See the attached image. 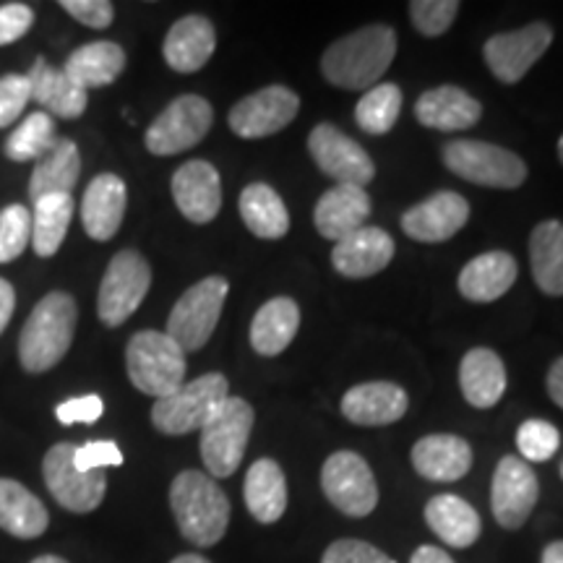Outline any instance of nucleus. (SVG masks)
Returning <instances> with one entry per match:
<instances>
[{
	"mask_svg": "<svg viewBox=\"0 0 563 563\" xmlns=\"http://www.w3.org/2000/svg\"><path fill=\"white\" fill-rule=\"evenodd\" d=\"M34 24V11L24 3L0 5V47L24 37Z\"/></svg>",
	"mask_w": 563,
	"mask_h": 563,
	"instance_id": "47",
	"label": "nucleus"
},
{
	"mask_svg": "<svg viewBox=\"0 0 563 563\" xmlns=\"http://www.w3.org/2000/svg\"><path fill=\"white\" fill-rule=\"evenodd\" d=\"M308 150L321 173L336 183H352V186H368L376 178V165L357 141L342 133L332 123H319L308 136Z\"/></svg>",
	"mask_w": 563,
	"mask_h": 563,
	"instance_id": "15",
	"label": "nucleus"
},
{
	"mask_svg": "<svg viewBox=\"0 0 563 563\" xmlns=\"http://www.w3.org/2000/svg\"><path fill=\"white\" fill-rule=\"evenodd\" d=\"M79 308L68 292H47L26 319L19 336V361L26 373H45L70 350Z\"/></svg>",
	"mask_w": 563,
	"mask_h": 563,
	"instance_id": "3",
	"label": "nucleus"
},
{
	"mask_svg": "<svg viewBox=\"0 0 563 563\" xmlns=\"http://www.w3.org/2000/svg\"><path fill=\"white\" fill-rule=\"evenodd\" d=\"M532 277L545 295H563V222L545 220L532 230L530 238Z\"/></svg>",
	"mask_w": 563,
	"mask_h": 563,
	"instance_id": "36",
	"label": "nucleus"
},
{
	"mask_svg": "<svg viewBox=\"0 0 563 563\" xmlns=\"http://www.w3.org/2000/svg\"><path fill=\"white\" fill-rule=\"evenodd\" d=\"M402 112V89L397 84H376V87L365 91L355 108V123L368 136H384L399 121Z\"/></svg>",
	"mask_w": 563,
	"mask_h": 563,
	"instance_id": "38",
	"label": "nucleus"
},
{
	"mask_svg": "<svg viewBox=\"0 0 563 563\" xmlns=\"http://www.w3.org/2000/svg\"><path fill=\"white\" fill-rule=\"evenodd\" d=\"M32 100L26 74H9L0 79V129L16 123L24 112L26 102Z\"/></svg>",
	"mask_w": 563,
	"mask_h": 563,
	"instance_id": "43",
	"label": "nucleus"
},
{
	"mask_svg": "<svg viewBox=\"0 0 563 563\" xmlns=\"http://www.w3.org/2000/svg\"><path fill=\"white\" fill-rule=\"evenodd\" d=\"M540 483L525 460L519 456H504L493 473L490 485V506L496 522L504 530H519L538 504Z\"/></svg>",
	"mask_w": 563,
	"mask_h": 563,
	"instance_id": "16",
	"label": "nucleus"
},
{
	"mask_svg": "<svg viewBox=\"0 0 563 563\" xmlns=\"http://www.w3.org/2000/svg\"><path fill=\"white\" fill-rule=\"evenodd\" d=\"M559 159H561V165H563V136L559 139Z\"/></svg>",
	"mask_w": 563,
	"mask_h": 563,
	"instance_id": "55",
	"label": "nucleus"
},
{
	"mask_svg": "<svg viewBox=\"0 0 563 563\" xmlns=\"http://www.w3.org/2000/svg\"><path fill=\"white\" fill-rule=\"evenodd\" d=\"M125 207H129V188L123 178L112 173L97 175L84 191L81 222L91 241H110L121 230Z\"/></svg>",
	"mask_w": 563,
	"mask_h": 563,
	"instance_id": "19",
	"label": "nucleus"
},
{
	"mask_svg": "<svg viewBox=\"0 0 563 563\" xmlns=\"http://www.w3.org/2000/svg\"><path fill=\"white\" fill-rule=\"evenodd\" d=\"M253 431V407L228 397L201 428V460L209 477H230L241 467Z\"/></svg>",
	"mask_w": 563,
	"mask_h": 563,
	"instance_id": "6",
	"label": "nucleus"
},
{
	"mask_svg": "<svg viewBox=\"0 0 563 563\" xmlns=\"http://www.w3.org/2000/svg\"><path fill=\"white\" fill-rule=\"evenodd\" d=\"M481 115L483 104L475 97H470L464 89L449 87V84L428 89L415 102V118H418V123L435 131H467L481 121Z\"/></svg>",
	"mask_w": 563,
	"mask_h": 563,
	"instance_id": "24",
	"label": "nucleus"
},
{
	"mask_svg": "<svg viewBox=\"0 0 563 563\" xmlns=\"http://www.w3.org/2000/svg\"><path fill=\"white\" fill-rule=\"evenodd\" d=\"M13 308H16V290L9 279H0V334L9 327Z\"/></svg>",
	"mask_w": 563,
	"mask_h": 563,
	"instance_id": "49",
	"label": "nucleus"
},
{
	"mask_svg": "<svg viewBox=\"0 0 563 563\" xmlns=\"http://www.w3.org/2000/svg\"><path fill=\"white\" fill-rule=\"evenodd\" d=\"M74 464L81 473H95V470L104 467H121L123 452L118 449L115 441H87L84 446H76Z\"/></svg>",
	"mask_w": 563,
	"mask_h": 563,
	"instance_id": "44",
	"label": "nucleus"
},
{
	"mask_svg": "<svg viewBox=\"0 0 563 563\" xmlns=\"http://www.w3.org/2000/svg\"><path fill=\"white\" fill-rule=\"evenodd\" d=\"M553 42V30L543 21L527 24L525 30L493 34L485 42L483 58L488 63L490 74L501 84L522 81L534 63L548 53Z\"/></svg>",
	"mask_w": 563,
	"mask_h": 563,
	"instance_id": "13",
	"label": "nucleus"
},
{
	"mask_svg": "<svg viewBox=\"0 0 563 563\" xmlns=\"http://www.w3.org/2000/svg\"><path fill=\"white\" fill-rule=\"evenodd\" d=\"M460 386L464 399L477 410H488L498 405L506 391L504 361L488 347H475L462 357Z\"/></svg>",
	"mask_w": 563,
	"mask_h": 563,
	"instance_id": "29",
	"label": "nucleus"
},
{
	"mask_svg": "<svg viewBox=\"0 0 563 563\" xmlns=\"http://www.w3.org/2000/svg\"><path fill=\"white\" fill-rule=\"evenodd\" d=\"M470 220V203L456 191H439L402 214V230L412 241L443 243Z\"/></svg>",
	"mask_w": 563,
	"mask_h": 563,
	"instance_id": "18",
	"label": "nucleus"
},
{
	"mask_svg": "<svg viewBox=\"0 0 563 563\" xmlns=\"http://www.w3.org/2000/svg\"><path fill=\"white\" fill-rule=\"evenodd\" d=\"M517 274L519 269L511 253L490 251L464 266L456 285L470 302H493L511 290Z\"/></svg>",
	"mask_w": 563,
	"mask_h": 563,
	"instance_id": "27",
	"label": "nucleus"
},
{
	"mask_svg": "<svg viewBox=\"0 0 563 563\" xmlns=\"http://www.w3.org/2000/svg\"><path fill=\"white\" fill-rule=\"evenodd\" d=\"M58 144V131H55V121L47 112H32L26 115L16 131L5 141V157L13 162H37L45 157L53 146Z\"/></svg>",
	"mask_w": 563,
	"mask_h": 563,
	"instance_id": "39",
	"label": "nucleus"
},
{
	"mask_svg": "<svg viewBox=\"0 0 563 563\" xmlns=\"http://www.w3.org/2000/svg\"><path fill=\"white\" fill-rule=\"evenodd\" d=\"M241 217L253 235L262 241H279L290 230L285 201L266 183H251L241 194Z\"/></svg>",
	"mask_w": 563,
	"mask_h": 563,
	"instance_id": "35",
	"label": "nucleus"
},
{
	"mask_svg": "<svg viewBox=\"0 0 563 563\" xmlns=\"http://www.w3.org/2000/svg\"><path fill=\"white\" fill-rule=\"evenodd\" d=\"M152 287L150 262L139 251L125 249L112 256L97 295V316L104 327H121L139 311Z\"/></svg>",
	"mask_w": 563,
	"mask_h": 563,
	"instance_id": "9",
	"label": "nucleus"
},
{
	"mask_svg": "<svg viewBox=\"0 0 563 563\" xmlns=\"http://www.w3.org/2000/svg\"><path fill=\"white\" fill-rule=\"evenodd\" d=\"M170 509L178 530L196 548H211L230 525V498L214 477L199 470H183L170 485Z\"/></svg>",
	"mask_w": 563,
	"mask_h": 563,
	"instance_id": "2",
	"label": "nucleus"
},
{
	"mask_svg": "<svg viewBox=\"0 0 563 563\" xmlns=\"http://www.w3.org/2000/svg\"><path fill=\"white\" fill-rule=\"evenodd\" d=\"M323 496L347 517H368L378 504V485L373 470L361 454L336 452L323 462Z\"/></svg>",
	"mask_w": 563,
	"mask_h": 563,
	"instance_id": "12",
	"label": "nucleus"
},
{
	"mask_svg": "<svg viewBox=\"0 0 563 563\" xmlns=\"http://www.w3.org/2000/svg\"><path fill=\"white\" fill-rule=\"evenodd\" d=\"M443 165L462 180L485 188H519L527 180V165L519 154L488 141H452L443 146Z\"/></svg>",
	"mask_w": 563,
	"mask_h": 563,
	"instance_id": "8",
	"label": "nucleus"
},
{
	"mask_svg": "<svg viewBox=\"0 0 563 563\" xmlns=\"http://www.w3.org/2000/svg\"><path fill=\"white\" fill-rule=\"evenodd\" d=\"M245 506L251 517L262 525L279 522L287 509V481L274 460H256L251 464L243 485Z\"/></svg>",
	"mask_w": 563,
	"mask_h": 563,
	"instance_id": "31",
	"label": "nucleus"
},
{
	"mask_svg": "<svg viewBox=\"0 0 563 563\" xmlns=\"http://www.w3.org/2000/svg\"><path fill=\"white\" fill-rule=\"evenodd\" d=\"M104 412V402L97 394H84V397L66 399L55 407V418L63 426H74V422H97Z\"/></svg>",
	"mask_w": 563,
	"mask_h": 563,
	"instance_id": "48",
	"label": "nucleus"
},
{
	"mask_svg": "<svg viewBox=\"0 0 563 563\" xmlns=\"http://www.w3.org/2000/svg\"><path fill=\"white\" fill-rule=\"evenodd\" d=\"M173 199L180 214L194 224H207L222 209V180L207 159H191L173 175Z\"/></svg>",
	"mask_w": 563,
	"mask_h": 563,
	"instance_id": "17",
	"label": "nucleus"
},
{
	"mask_svg": "<svg viewBox=\"0 0 563 563\" xmlns=\"http://www.w3.org/2000/svg\"><path fill=\"white\" fill-rule=\"evenodd\" d=\"M81 175V154L79 146L70 139H58L45 157L34 162V170L30 178V196L32 201L42 199V196H60L76 188Z\"/></svg>",
	"mask_w": 563,
	"mask_h": 563,
	"instance_id": "34",
	"label": "nucleus"
},
{
	"mask_svg": "<svg viewBox=\"0 0 563 563\" xmlns=\"http://www.w3.org/2000/svg\"><path fill=\"white\" fill-rule=\"evenodd\" d=\"M51 514L45 504L24 485L0 477V530L19 540H34L45 534Z\"/></svg>",
	"mask_w": 563,
	"mask_h": 563,
	"instance_id": "28",
	"label": "nucleus"
},
{
	"mask_svg": "<svg viewBox=\"0 0 563 563\" xmlns=\"http://www.w3.org/2000/svg\"><path fill=\"white\" fill-rule=\"evenodd\" d=\"M300 110V97L292 89L274 84L245 97L230 110L228 123L241 139H266L287 129Z\"/></svg>",
	"mask_w": 563,
	"mask_h": 563,
	"instance_id": "14",
	"label": "nucleus"
},
{
	"mask_svg": "<svg viewBox=\"0 0 563 563\" xmlns=\"http://www.w3.org/2000/svg\"><path fill=\"white\" fill-rule=\"evenodd\" d=\"M217 47V32L207 16H183L167 32L162 55L178 74H196L207 66Z\"/></svg>",
	"mask_w": 563,
	"mask_h": 563,
	"instance_id": "25",
	"label": "nucleus"
},
{
	"mask_svg": "<svg viewBox=\"0 0 563 563\" xmlns=\"http://www.w3.org/2000/svg\"><path fill=\"white\" fill-rule=\"evenodd\" d=\"M230 282L224 277H207L196 282L175 302L170 319H167V336L186 352L201 350L214 334L220 321L224 300H228Z\"/></svg>",
	"mask_w": 563,
	"mask_h": 563,
	"instance_id": "7",
	"label": "nucleus"
},
{
	"mask_svg": "<svg viewBox=\"0 0 563 563\" xmlns=\"http://www.w3.org/2000/svg\"><path fill=\"white\" fill-rule=\"evenodd\" d=\"M63 11H68L76 21L91 30H108L115 19V9L108 0H63Z\"/></svg>",
	"mask_w": 563,
	"mask_h": 563,
	"instance_id": "46",
	"label": "nucleus"
},
{
	"mask_svg": "<svg viewBox=\"0 0 563 563\" xmlns=\"http://www.w3.org/2000/svg\"><path fill=\"white\" fill-rule=\"evenodd\" d=\"M211 123H214L211 104L199 95H183L159 112L157 121L146 131L144 144L154 157H173L201 144Z\"/></svg>",
	"mask_w": 563,
	"mask_h": 563,
	"instance_id": "10",
	"label": "nucleus"
},
{
	"mask_svg": "<svg viewBox=\"0 0 563 563\" xmlns=\"http://www.w3.org/2000/svg\"><path fill=\"white\" fill-rule=\"evenodd\" d=\"M426 522L449 548H470L481 538V514L464 498L443 493L426 506Z\"/></svg>",
	"mask_w": 563,
	"mask_h": 563,
	"instance_id": "32",
	"label": "nucleus"
},
{
	"mask_svg": "<svg viewBox=\"0 0 563 563\" xmlns=\"http://www.w3.org/2000/svg\"><path fill=\"white\" fill-rule=\"evenodd\" d=\"M561 477H563V467H561Z\"/></svg>",
	"mask_w": 563,
	"mask_h": 563,
	"instance_id": "56",
	"label": "nucleus"
},
{
	"mask_svg": "<svg viewBox=\"0 0 563 563\" xmlns=\"http://www.w3.org/2000/svg\"><path fill=\"white\" fill-rule=\"evenodd\" d=\"M321 563H394L389 555L363 540H336L327 548Z\"/></svg>",
	"mask_w": 563,
	"mask_h": 563,
	"instance_id": "45",
	"label": "nucleus"
},
{
	"mask_svg": "<svg viewBox=\"0 0 563 563\" xmlns=\"http://www.w3.org/2000/svg\"><path fill=\"white\" fill-rule=\"evenodd\" d=\"M125 68V53L118 42H89V45L79 47L68 55L63 74L70 81L79 84L81 89H95V87H108L123 74Z\"/></svg>",
	"mask_w": 563,
	"mask_h": 563,
	"instance_id": "33",
	"label": "nucleus"
},
{
	"mask_svg": "<svg viewBox=\"0 0 563 563\" xmlns=\"http://www.w3.org/2000/svg\"><path fill=\"white\" fill-rule=\"evenodd\" d=\"M415 473L433 483L462 481L473 467L470 443L452 433H433L412 446Z\"/></svg>",
	"mask_w": 563,
	"mask_h": 563,
	"instance_id": "22",
	"label": "nucleus"
},
{
	"mask_svg": "<svg viewBox=\"0 0 563 563\" xmlns=\"http://www.w3.org/2000/svg\"><path fill=\"white\" fill-rule=\"evenodd\" d=\"M32 241V211L21 203H9L0 211V264H11Z\"/></svg>",
	"mask_w": 563,
	"mask_h": 563,
	"instance_id": "40",
	"label": "nucleus"
},
{
	"mask_svg": "<svg viewBox=\"0 0 563 563\" xmlns=\"http://www.w3.org/2000/svg\"><path fill=\"white\" fill-rule=\"evenodd\" d=\"M230 384L222 373H203L194 382L183 384L170 397H162L152 407V422L165 435H186L201 431L224 399Z\"/></svg>",
	"mask_w": 563,
	"mask_h": 563,
	"instance_id": "5",
	"label": "nucleus"
},
{
	"mask_svg": "<svg viewBox=\"0 0 563 563\" xmlns=\"http://www.w3.org/2000/svg\"><path fill=\"white\" fill-rule=\"evenodd\" d=\"M125 371L141 394L170 397L186 384V352L165 332H136L125 347Z\"/></svg>",
	"mask_w": 563,
	"mask_h": 563,
	"instance_id": "4",
	"label": "nucleus"
},
{
	"mask_svg": "<svg viewBox=\"0 0 563 563\" xmlns=\"http://www.w3.org/2000/svg\"><path fill=\"white\" fill-rule=\"evenodd\" d=\"M394 258V241L382 228L355 230L352 235L342 238L332 251L334 269L347 279H365L384 272Z\"/></svg>",
	"mask_w": 563,
	"mask_h": 563,
	"instance_id": "21",
	"label": "nucleus"
},
{
	"mask_svg": "<svg viewBox=\"0 0 563 563\" xmlns=\"http://www.w3.org/2000/svg\"><path fill=\"white\" fill-rule=\"evenodd\" d=\"M26 81H30L32 100L51 112V115L74 121V118L84 115V110H87V89L70 81L63 74V68H53L45 58L34 60L32 70L26 74Z\"/></svg>",
	"mask_w": 563,
	"mask_h": 563,
	"instance_id": "26",
	"label": "nucleus"
},
{
	"mask_svg": "<svg viewBox=\"0 0 563 563\" xmlns=\"http://www.w3.org/2000/svg\"><path fill=\"white\" fill-rule=\"evenodd\" d=\"M407 412V394L391 382L357 384L342 397V415L355 426L382 428L402 420Z\"/></svg>",
	"mask_w": 563,
	"mask_h": 563,
	"instance_id": "23",
	"label": "nucleus"
},
{
	"mask_svg": "<svg viewBox=\"0 0 563 563\" xmlns=\"http://www.w3.org/2000/svg\"><path fill=\"white\" fill-rule=\"evenodd\" d=\"M170 563H209L203 555H196V553H186V555H178V559H173Z\"/></svg>",
	"mask_w": 563,
	"mask_h": 563,
	"instance_id": "53",
	"label": "nucleus"
},
{
	"mask_svg": "<svg viewBox=\"0 0 563 563\" xmlns=\"http://www.w3.org/2000/svg\"><path fill=\"white\" fill-rule=\"evenodd\" d=\"M74 454V443H55L42 460V477H45L47 490L53 493V498L63 509L89 514L102 504L104 490H108V477H104V470H95V473L76 470Z\"/></svg>",
	"mask_w": 563,
	"mask_h": 563,
	"instance_id": "11",
	"label": "nucleus"
},
{
	"mask_svg": "<svg viewBox=\"0 0 563 563\" xmlns=\"http://www.w3.org/2000/svg\"><path fill=\"white\" fill-rule=\"evenodd\" d=\"M74 196H42L32 211V249L37 256L51 258L66 241V232L74 217Z\"/></svg>",
	"mask_w": 563,
	"mask_h": 563,
	"instance_id": "37",
	"label": "nucleus"
},
{
	"mask_svg": "<svg viewBox=\"0 0 563 563\" xmlns=\"http://www.w3.org/2000/svg\"><path fill=\"white\" fill-rule=\"evenodd\" d=\"M460 3L456 0H412L410 16L415 30L426 37H439L454 24Z\"/></svg>",
	"mask_w": 563,
	"mask_h": 563,
	"instance_id": "42",
	"label": "nucleus"
},
{
	"mask_svg": "<svg viewBox=\"0 0 563 563\" xmlns=\"http://www.w3.org/2000/svg\"><path fill=\"white\" fill-rule=\"evenodd\" d=\"M394 55H397V32L391 26H363L329 45L321 58L323 79L340 89L368 91L382 84Z\"/></svg>",
	"mask_w": 563,
	"mask_h": 563,
	"instance_id": "1",
	"label": "nucleus"
},
{
	"mask_svg": "<svg viewBox=\"0 0 563 563\" xmlns=\"http://www.w3.org/2000/svg\"><path fill=\"white\" fill-rule=\"evenodd\" d=\"M543 563H563V540H555L543 551Z\"/></svg>",
	"mask_w": 563,
	"mask_h": 563,
	"instance_id": "52",
	"label": "nucleus"
},
{
	"mask_svg": "<svg viewBox=\"0 0 563 563\" xmlns=\"http://www.w3.org/2000/svg\"><path fill=\"white\" fill-rule=\"evenodd\" d=\"M300 327V308L292 298H272L258 308L251 323V347L264 357H277L290 347Z\"/></svg>",
	"mask_w": 563,
	"mask_h": 563,
	"instance_id": "30",
	"label": "nucleus"
},
{
	"mask_svg": "<svg viewBox=\"0 0 563 563\" xmlns=\"http://www.w3.org/2000/svg\"><path fill=\"white\" fill-rule=\"evenodd\" d=\"M371 217V196L363 186L352 183H336L321 196L313 209V224L327 241L340 243L342 238L352 235L355 230L365 228Z\"/></svg>",
	"mask_w": 563,
	"mask_h": 563,
	"instance_id": "20",
	"label": "nucleus"
},
{
	"mask_svg": "<svg viewBox=\"0 0 563 563\" xmlns=\"http://www.w3.org/2000/svg\"><path fill=\"white\" fill-rule=\"evenodd\" d=\"M559 428L548 420H527L517 431V449L527 462H548L559 452Z\"/></svg>",
	"mask_w": 563,
	"mask_h": 563,
	"instance_id": "41",
	"label": "nucleus"
},
{
	"mask_svg": "<svg viewBox=\"0 0 563 563\" xmlns=\"http://www.w3.org/2000/svg\"><path fill=\"white\" fill-rule=\"evenodd\" d=\"M548 394L555 405L563 410V357H559L548 371Z\"/></svg>",
	"mask_w": 563,
	"mask_h": 563,
	"instance_id": "50",
	"label": "nucleus"
},
{
	"mask_svg": "<svg viewBox=\"0 0 563 563\" xmlns=\"http://www.w3.org/2000/svg\"><path fill=\"white\" fill-rule=\"evenodd\" d=\"M32 563H68V561L60 559V555H51V553H47V555H40V559H34Z\"/></svg>",
	"mask_w": 563,
	"mask_h": 563,
	"instance_id": "54",
	"label": "nucleus"
},
{
	"mask_svg": "<svg viewBox=\"0 0 563 563\" xmlns=\"http://www.w3.org/2000/svg\"><path fill=\"white\" fill-rule=\"evenodd\" d=\"M410 563H454L452 555H446L441 551V548L435 545H422L418 548V551L412 553Z\"/></svg>",
	"mask_w": 563,
	"mask_h": 563,
	"instance_id": "51",
	"label": "nucleus"
}]
</instances>
